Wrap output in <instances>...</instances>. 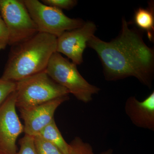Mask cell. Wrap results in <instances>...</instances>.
I'll use <instances>...</instances> for the list:
<instances>
[{"mask_svg": "<svg viewBox=\"0 0 154 154\" xmlns=\"http://www.w3.org/2000/svg\"><path fill=\"white\" fill-rule=\"evenodd\" d=\"M87 46L96 51L103 68L105 79L116 81L133 77L151 88L154 71V51L145 43L142 36L130 28L122 19L120 33L105 42L94 35Z\"/></svg>", "mask_w": 154, "mask_h": 154, "instance_id": "cell-1", "label": "cell"}, {"mask_svg": "<svg viewBox=\"0 0 154 154\" xmlns=\"http://www.w3.org/2000/svg\"><path fill=\"white\" fill-rule=\"evenodd\" d=\"M57 45L56 37L38 32L31 38L11 46L1 78L17 82L44 71L53 54L57 52Z\"/></svg>", "mask_w": 154, "mask_h": 154, "instance_id": "cell-2", "label": "cell"}, {"mask_svg": "<svg viewBox=\"0 0 154 154\" xmlns=\"http://www.w3.org/2000/svg\"><path fill=\"white\" fill-rule=\"evenodd\" d=\"M16 107L27 109L69 96V91L50 78L45 71L16 82Z\"/></svg>", "mask_w": 154, "mask_h": 154, "instance_id": "cell-3", "label": "cell"}, {"mask_svg": "<svg viewBox=\"0 0 154 154\" xmlns=\"http://www.w3.org/2000/svg\"><path fill=\"white\" fill-rule=\"evenodd\" d=\"M45 72L54 82L65 88L79 101L88 103L100 89L88 82L81 75L77 65L55 52L50 59Z\"/></svg>", "mask_w": 154, "mask_h": 154, "instance_id": "cell-4", "label": "cell"}, {"mask_svg": "<svg viewBox=\"0 0 154 154\" xmlns=\"http://www.w3.org/2000/svg\"><path fill=\"white\" fill-rule=\"evenodd\" d=\"M22 1L38 32L58 38L64 32L79 28L85 23L82 19L69 18L61 10L37 0Z\"/></svg>", "mask_w": 154, "mask_h": 154, "instance_id": "cell-5", "label": "cell"}, {"mask_svg": "<svg viewBox=\"0 0 154 154\" xmlns=\"http://www.w3.org/2000/svg\"><path fill=\"white\" fill-rule=\"evenodd\" d=\"M0 13L8 31L9 45L19 44L38 33L22 0H0Z\"/></svg>", "mask_w": 154, "mask_h": 154, "instance_id": "cell-6", "label": "cell"}, {"mask_svg": "<svg viewBox=\"0 0 154 154\" xmlns=\"http://www.w3.org/2000/svg\"><path fill=\"white\" fill-rule=\"evenodd\" d=\"M16 91L0 105V150L9 154L17 152V138L24 132L16 110Z\"/></svg>", "mask_w": 154, "mask_h": 154, "instance_id": "cell-7", "label": "cell"}, {"mask_svg": "<svg viewBox=\"0 0 154 154\" xmlns=\"http://www.w3.org/2000/svg\"><path fill=\"white\" fill-rule=\"evenodd\" d=\"M96 29L94 22L88 21L79 28L64 32L57 38V52L64 54L76 65L81 64L85 50Z\"/></svg>", "mask_w": 154, "mask_h": 154, "instance_id": "cell-8", "label": "cell"}, {"mask_svg": "<svg viewBox=\"0 0 154 154\" xmlns=\"http://www.w3.org/2000/svg\"><path fill=\"white\" fill-rule=\"evenodd\" d=\"M69 96L53 99L41 105L27 109L20 110L21 118L24 121L25 134L34 137L54 119L56 110Z\"/></svg>", "mask_w": 154, "mask_h": 154, "instance_id": "cell-9", "label": "cell"}, {"mask_svg": "<svg viewBox=\"0 0 154 154\" xmlns=\"http://www.w3.org/2000/svg\"><path fill=\"white\" fill-rule=\"evenodd\" d=\"M125 110L135 126L154 131V91L143 101H139L134 96L128 98L125 105Z\"/></svg>", "mask_w": 154, "mask_h": 154, "instance_id": "cell-10", "label": "cell"}, {"mask_svg": "<svg viewBox=\"0 0 154 154\" xmlns=\"http://www.w3.org/2000/svg\"><path fill=\"white\" fill-rule=\"evenodd\" d=\"M36 136H38L44 140L55 146L63 154H69V144L63 138L54 119L42 130Z\"/></svg>", "mask_w": 154, "mask_h": 154, "instance_id": "cell-11", "label": "cell"}, {"mask_svg": "<svg viewBox=\"0 0 154 154\" xmlns=\"http://www.w3.org/2000/svg\"><path fill=\"white\" fill-rule=\"evenodd\" d=\"M147 8H139L136 11L134 22L139 28L147 33L149 40H152L154 30V17L152 5Z\"/></svg>", "mask_w": 154, "mask_h": 154, "instance_id": "cell-12", "label": "cell"}, {"mask_svg": "<svg viewBox=\"0 0 154 154\" xmlns=\"http://www.w3.org/2000/svg\"><path fill=\"white\" fill-rule=\"evenodd\" d=\"M69 146L68 154H94L91 144L84 141L79 137H75L69 143Z\"/></svg>", "mask_w": 154, "mask_h": 154, "instance_id": "cell-13", "label": "cell"}, {"mask_svg": "<svg viewBox=\"0 0 154 154\" xmlns=\"http://www.w3.org/2000/svg\"><path fill=\"white\" fill-rule=\"evenodd\" d=\"M33 139L37 154H63L55 146L38 136L33 137Z\"/></svg>", "mask_w": 154, "mask_h": 154, "instance_id": "cell-14", "label": "cell"}, {"mask_svg": "<svg viewBox=\"0 0 154 154\" xmlns=\"http://www.w3.org/2000/svg\"><path fill=\"white\" fill-rule=\"evenodd\" d=\"M20 149L16 154H37L35 149L33 137L25 134L19 141Z\"/></svg>", "mask_w": 154, "mask_h": 154, "instance_id": "cell-15", "label": "cell"}, {"mask_svg": "<svg viewBox=\"0 0 154 154\" xmlns=\"http://www.w3.org/2000/svg\"><path fill=\"white\" fill-rule=\"evenodd\" d=\"M42 2L46 5L53 7L60 10H70L76 6V0H42Z\"/></svg>", "mask_w": 154, "mask_h": 154, "instance_id": "cell-16", "label": "cell"}, {"mask_svg": "<svg viewBox=\"0 0 154 154\" xmlns=\"http://www.w3.org/2000/svg\"><path fill=\"white\" fill-rule=\"evenodd\" d=\"M16 82L6 81L0 78V105L16 91Z\"/></svg>", "mask_w": 154, "mask_h": 154, "instance_id": "cell-17", "label": "cell"}, {"mask_svg": "<svg viewBox=\"0 0 154 154\" xmlns=\"http://www.w3.org/2000/svg\"><path fill=\"white\" fill-rule=\"evenodd\" d=\"M9 43L8 28L2 17H0V51L5 49Z\"/></svg>", "mask_w": 154, "mask_h": 154, "instance_id": "cell-18", "label": "cell"}, {"mask_svg": "<svg viewBox=\"0 0 154 154\" xmlns=\"http://www.w3.org/2000/svg\"><path fill=\"white\" fill-rule=\"evenodd\" d=\"M113 149L110 148L107 149L105 151H103L99 153V154H113Z\"/></svg>", "mask_w": 154, "mask_h": 154, "instance_id": "cell-19", "label": "cell"}, {"mask_svg": "<svg viewBox=\"0 0 154 154\" xmlns=\"http://www.w3.org/2000/svg\"><path fill=\"white\" fill-rule=\"evenodd\" d=\"M0 154H9L8 153L6 152L3 151L2 150H0Z\"/></svg>", "mask_w": 154, "mask_h": 154, "instance_id": "cell-20", "label": "cell"}, {"mask_svg": "<svg viewBox=\"0 0 154 154\" xmlns=\"http://www.w3.org/2000/svg\"><path fill=\"white\" fill-rule=\"evenodd\" d=\"M1 17V13H0V17Z\"/></svg>", "mask_w": 154, "mask_h": 154, "instance_id": "cell-21", "label": "cell"}]
</instances>
